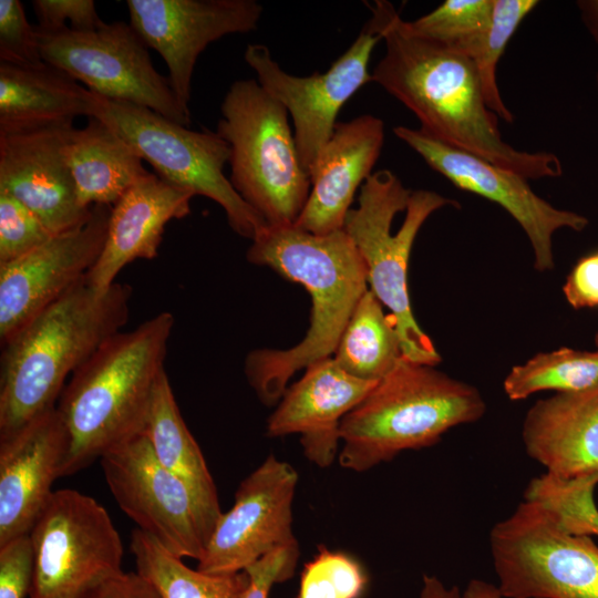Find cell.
I'll list each match as a JSON object with an SVG mask.
<instances>
[{
  "instance_id": "6da1fadb",
  "label": "cell",
  "mask_w": 598,
  "mask_h": 598,
  "mask_svg": "<svg viewBox=\"0 0 598 598\" xmlns=\"http://www.w3.org/2000/svg\"><path fill=\"white\" fill-rule=\"evenodd\" d=\"M369 8L379 18L385 44L371 81L406 106L420 130L526 179L561 175L557 155L519 151L502 138L498 116L486 104L470 58L410 33L389 1Z\"/></svg>"
},
{
  "instance_id": "7a4b0ae2",
  "label": "cell",
  "mask_w": 598,
  "mask_h": 598,
  "mask_svg": "<svg viewBox=\"0 0 598 598\" xmlns=\"http://www.w3.org/2000/svg\"><path fill=\"white\" fill-rule=\"evenodd\" d=\"M247 259L267 266L310 293V326L287 350L259 349L246 357L244 371L259 400L279 402L289 379L300 369L330 358L362 295L367 269L352 240L339 229L315 235L295 225L268 227L247 250Z\"/></svg>"
},
{
  "instance_id": "3957f363",
  "label": "cell",
  "mask_w": 598,
  "mask_h": 598,
  "mask_svg": "<svg viewBox=\"0 0 598 598\" xmlns=\"http://www.w3.org/2000/svg\"><path fill=\"white\" fill-rule=\"evenodd\" d=\"M173 328L163 311L118 331L71 375L55 406L70 437L62 477L143 435Z\"/></svg>"
},
{
  "instance_id": "277c9868",
  "label": "cell",
  "mask_w": 598,
  "mask_h": 598,
  "mask_svg": "<svg viewBox=\"0 0 598 598\" xmlns=\"http://www.w3.org/2000/svg\"><path fill=\"white\" fill-rule=\"evenodd\" d=\"M131 297L127 283L100 293L84 278L1 343L0 437L56 405L71 375L127 322Z\"/></svg>"
},
{
  "instance_id": "5b68a950",
  "label": "cell",
  "mask_w": 598,
  "mask_h": 598,
  "mask_svg": "<svg viewBox=\"0 0 598 598\" xmlns=\"http://www.w3.org/2000/svg\"><path fill=\"white\" fill-rule=\"evenodd\" d=\"M478 390L402 355L342 420L339 464L361 473L403 451L429 447L450 429L480 420Z\"/></svg>"
},
{
  "instance_id": "8992f818",
  "label": "cell",
  "mask_w": 598,
  "mask_h": 598,
  "mask_svg": "<svg viewBox=\"0 0 598 598\" xmlns=\"http://www.w3.org/2000/svg\"><path fill=\"white\" fill-rule=\"evenodd\" d=\"M453 204L457 205L433 190H411L394 173L380 169L361 186L358 206L348 212L343 225L365 265L370 290L395 319L403 357L432 367L441 357L411 310L408 264L424 221Z\"/></svg>"
},
{
  "instance_id": "52a82bcc",
  "label": "cell",
  "mask_w": 598,
  "mask_h": 598,
  "mask_svg": "<svg viewBox=\"0 0 598 598\" xmlns=\"http://www.w3.org/2000/svg\"><path fill=\"white\" fill-rule=\"evenodd\" d=\"M216 132L230 146L229 181L268 227L295 225L311 188L286 107L257 80L235 81Z\"/></svg>"
},
{
  "instance_id": "ba28073f",
  "label": "cell",
  "mask_w": 598,
  "mask_h": 598,
  "mask_svg": "<svg viewBox=\"0 0 598 598\" xmlns=\"http://www.w3.org/2000/svg\"><path fill=\"white\" fill-rule=\"evenodd\" d=\"M89 101L90 116L103 121L125 140L158 177L220 205L239 236L252 241L268 228L225 176L230 146L217 132L194 131L147 107L109 100L91 91Z\"/></svg>"
},
{
  "instance_id": "9c48e42d",
  "label": "cell",
  "mask_w": 598,
  "mask_h": 598,
  "mask_svg": "<svg viewBox=\"0 0 598 598\" xmlns=\"http://www.w3.org/2000/svg\"><path fill=\"white\" fill-rule=\"evenodd\" d=\"M489 545L504 598H598V546L540 499L496 523Z\"/></svg>"
},
{
  "instance_id": "30bf717a",
  "label": "cell",
  "mask_w": 598,
  "mask_h": 598,
  "mask_svg": "<svg viewBox=\"0 0 598 598\" xmlns=\"http://www.w3.org/2000/svg\"><path fill=\"white\" fill-rule=\"evenodd\" d=\"M29 598H82L120 574L124 547L107 511L71 488L54 491L30 533Z\"/></svg>"
},
{
  "instance_id": "8fae6325",
  "label": "cell",
  "mask_w": 598,
  "mask_h": 598,
  "mask_svg": "<svg viewBox=\"0 0 598 598\" xmlns=\"http://www.w3.org/2000/svg\"><path fill=\"white\" fill-rule=\"evenodd\" d=\"M42 60L105 99L147 107L184 126L190 110L175 96L169 80L154 68L148 48L130 22L104 23L90 32L35 28Z\"/></svg>"
},
{
  "instance_id": "7c38bea8",
  "label": "cell",
  "mask_w": 598,
  "mask_h": 598,
  "mask_svg": "<svg viewBox=\"0 0 598 598\" xmlns=\"http://www.w3.org/2000/svg\"><path fill=\"white\" fill-rule=\"evenodd\" d=\"M100 463L118 507L140 530L181 558L204 556L223 512L165 468L145 435L107 452Z\"/></svg>"
},
{
  "instance_id": "4fadbf2b",
  "label": "cell",
  "mask_w": 598,
  "mask_h": 598,
  "mask_svg": "<svg viewBox=\"0 0 598 598\" xmlns=\"http://www.w3.org/2000/svg\"><path fill=\"white\" fill-rule=\"evenodd\" d=\"M380 40V21L372 12L348 50L326 72L308 76L287 73L265 44L247 45L245 62L256 73L259 84L286 107L292 120L297 150L308 175L334 131L341 107L360 87L372 82L368 65Z\"/></svg>"
},
{
  "instance_id": "5bb4252c",
  "label": "cell",
  "mask_w": 598,
  "mask_h": 598,
  "mask_svg": "<svg viewBox=\"0 0 598 598\" xmlns=\"http://www.w3.org/2000/svg\"><path fill=\"white\" fill-rule=\"evenodd\" d=\"M298 480L292 465L269 455L239 484L196 568L208 574L239 573L277 549L299 548L292 530Z\"/></svg>"
},
{
  "instance_id": "9a60e30c",
  "label": "cell",
  "mask_w": 598,
  "mask_h": 598,
  "mask_svg": "<svg viewBox=\"0 0 598 598\" xmlns=\"http://www.w3.org/2000/svg\"><path fill=\"white\" fill-rule=\"evenodd\" d=\"M393 133L453 185L503 207L528 237L538 271L554 268L553 235L556 230L581 231L588 225L587 217L556 208L536 195L527 179L514 172L443 143L420 128L395 126Z\"/></svg>"
},
{
  "instance_id": "2e32d148",
  "label": "cell",
  "mask_w": 598,
  "mask_h": 598,
  "mask_svg": "<svg viewBox=\"0 0 598 598\" xmlns=\"http://www.w3.org/2000/svg\"><path fill=\"white\" fill-rule=\"evenodd\" d=\"M72 118L0 125V190L29 208L53 234L83 226L92 207H83L64 155Z\"/></svg>"
},
{
  "instance_id": "e0dca14e",
  "label": "cell",
  "mask_w": 598,
  "mask_h": 598,
  "mask_svg": "<svg viewBox=\"0 0 598 598\" xmlns=\"http://www.w3.org/2000/svg\"><path fill=\"white\" fill-rule=\"evenodd\" d=\"M126 7L130 24L162 56L186 109L199 54L225 35L255 31L264 10L256 0H127Z\"/></svg>"
},
{
  "instance_id": "ac0fdd59",
  "label": "cell",
  "mask_w": 598,
  "mask_h": 598,
  "mask_svg": "<svg viewBox=\"0 0 598 598\" xmlns=\"http://www.w3.org/2000/svg\"><path fill=\"white\" fill-rule=\"evenodd\" d=\"M111 208L94 205L83 226L0 264L1 343L85 278L104 247Z\"/></svg>"
},
{
  "instance_id": "d6986e66",
  "label": "cell",
  "mask_w": 598,
  "mask_h": 598,
  "mask_svg": "<svg viewBox=\"0 0 598 598\" xmlns=\"http://www.w3.org/2000/svg\"><path fill=\"white\" fill-rule=\"evenodd\" d=\"M69 446L55 406L0 437V545L30 533L62 477Z\"/></svg>"
},
{
  "instance_id": "ffe728a7",
  "label": "cell",
  "mask_w": 598,
  "mask_h": 598,
  "mask_svg": "<svg viewBox=\"0 0 598 598\" xmlns=\"http://www.w3.org/2000/svg\"><path fill=\"white\" fill-rule=\"evenodd\" d=\"M288 386L267 421L271 437L299 434L305 456L327 468L338 460L343 417L378 381L358 379L342 370L333 358L318 361Z\"/></svg>"
},
{
  "instance_id": "44dd1931",
  "label": "cell",
  "mask_w": 598,
  "mask_h": 598,
  "mask_svg": "<svg viewBox=\"0 0 598 598\" xmlns=\"http://www.w3.org/2000/svg\"><path fill=\"white\" fill-rule=\"evenodd\" d=\"M384 142L373 115L338 122L310 169V193L295 226L315 235L343 228L357 189L371 176Z\"/></svg>"
},
{
  "instance_id": "7402d4cb",
  "label": "cell",
  "mask_w": 598,
  "mask_h": 598,
  "mask_svg": "<svg viewBox=\"0 0 598 598\" xmlns=\"http://www.w3.org/2000/svg\"><path fill=\"white\" fill-rule=\"evenodd\" d=\"M195 194L155 173L138 179L112 206L102 252L86 274L87 285L106 292L120 271L136 259H154L166 225L190 213Z\"/></svg>"
},
{
  "instance_id": "603a6c76",
  "label": "cell",
  "mask_w": 598,
  "mask_h": 598,
  "mask_svg": "<svg viewBox=\"0 0 598 598\" xmlns=\"http://www.w3.org/2000/svg\"><path fill=\"white\" fill-rule=\"evenodd\" d=\"M522 437L526 453L555 478L598 474V385L536 401Z\"/></svg>"
},
{
  "instance_id": "cb8c5ba5",
  "label": "cell",
  "mask_w": 598,
  "mask_h": 598,
  "mask_svg": "<svg viewBox=\"0 0 598 598\" xmlns=\"http://www.w3.org/2000/svg\"><path fill=\"white\" fill-rule=\"evenodd\" d=\"M64 155L79 203L113 206L138 179L148 175L134 148L106 123L90 116L82 128H73Z\"/></svg>"
},
{
  "instance_id": "d4e9b609",
  "label": "cell",
  "mask_w": 598,
  "mask_h": 598,
  "mask_svg": "<svg viewBox=\"0 0 598 598\" xmlns=\"http://www.w3.org/2000/svg\"><path fill=\"white\" fill-rule=\"evenodd\" d=\"M90 90L49 63L0 62V125L90 116Z\"/></svg>"
},
{
  "instance_id": "484cf974",
  "label": "cell",
  "mask_w": 598,
  "mask_h": 598,
  "mask_svg": "<svg viewBox=\"0 0 598 598\" xmlns=\"http://www.w3.org/2000/svg\"><path fill=\"white\" fill-rule=\"evenodd\" d=\"M143 435L165 468L182 478L208 506L221 512L217 487L179 412L166 372L156 386Z\"/></svg>"
},
{
  "instance_id": "4316f807",
  "label": "cell",
  "mask_w": 598,
  "mask_h": 598,
  "mask_svg": "<svg viewBox=\"0 0 598 598\" xmlns=\"http://www.w3.org/2000/svg\"><path fill=\"white\" fill-rule=\"evenodd\" d=\"M368 288L354 308L334 351L333 360L347 373L379 381L402 358L394 317Z\"/></svg>"
},
{
  "instance_id": "83f0119b",
  "label": "cell",
  "mask_w": 598,
  "mask_h": 598,
  "mask_svg": "<svg viewBox=\"0 0 598 598\" xmlns=\"http://www.w3.org/2000/svg\"><path fill=\"white\" fill-rule=\"evenodd\" d=\"M130 549L136 571L154 585L162 598H243L249 582L246 570L208 574L193 569L138 528L132 532Z\"/></svg>"
},
{
  "instance_id": "f1b7e54d",
  "label": "cell",
  "mask_w": 598,
  "mask_h": 598,
  "mask_svg": "<svg viewBox=\"0 0 598 598\" xmlns=\"http://www.w3.org/2000/svg\"><path fill=\"white\" fill-rule=\"evenodd\" d=\"M598 385V350L560 348L538 353L512 368L504 380L511 400H524L546 390L578 392Z\"/></svg>"
},
{
  "instance_id": "f546056e",
  "label": "cell",
  "mask_w": 598,
  "mask_h": 598,
  "mask_svg": "<svg viewBox=\"0 0 598 598\" xmlns=\"http://www.w3.org/2000/svg\"><path fill=\"white\" fill-rule=\"evenodd\" d=\"M538 3L537 0H493L488 27L472 43L465 54L475 65L488 109L508 123L514 121V115L501 96L496 81V69L518 25Z\"/></svg>"
},
{
  "instance_id": "4dcf8cb0",
  "label": "cell",
  "mask_w": 598,
  "mask_h": 598,
  "mask_svg": "<svg viewBox=\"0 0 598 598\" xmlns=\"http://www.w3.org/2000/svg\"><path fill=\"white\" fill-rule=\"evenodd\" d=\"M493 0H446L414 21H405L410 33L463 55L488 27Z\"/></svg>"
},
{
  "instance_id": "1f68e13d",
  "label": "cell",
  "mask_w": 598,
  "mask_h": 598,
  "mask_svg": "<svg viewBox=\"0 0 598 598\" xmlns=\"http://www.w3.org/2000/svg\"><path fill=\"white\" fill-rule=\"evenodd\" d=\"M368 582L355 557L321 546L303 566L296 598H361Z\"/></svg>"
},
{
  "instance_id": "d6a6232c",
  "label": "cell",
  "mask_w": 598,
  "mask_h": 598,
  "mask_svg": "<svg viewBox=\"0 0 598 598\" xmlns=\"http://www.w3.org/2000/svg\"><path fill=\"white\" fill-rule=\"evenodd\" d=\"M54 236L17 198L0 190V264L14 260Z\"/></svg>"
},
{
  "instance_id": "836d02e7",
  "label": "cell",
  "mask_w": 598,
  "mask_h": 598,
  "mask_svg": "<svg viewBox=\"0 0 598 598\" xmlns=\"http://www.w3.org/2000/svg\"><path fill=\"white\" fill-rule=\"evenodd\" d=\"M0 62L17 65L43 63L34 25L19 0H0Z\"/></svg>"
},
{
  "instance_id": "e575fe53",
  "label": "cell",
  "mask_w": 598,
  "mask_h": 598,
  "mask_svg": "<svg viewBox=\"0 0 598 598\" xmlns=\"http://www.w3.org/2000/svg\"><path fill=\"white\" fill-rule=\"evenodd\" d=\"M37 29L56 31L69 28L76 32H90L104 25L92 0H33Z\"/></svg>"
},
{
  "instance_id": "d590c367",
  "label": "cell",
  "mask_w": 598,
  "mask_h": 598,
  "mask_svg": "<svg viewBox=\"0 0 598 598\" xmlns=\"http://www.w3.org/2000/svg\"><path fill=\"white\" fill-rule=\"evenodd\" d=\"M33 568V548L29 534L0 545V598L29 596Z\"/></svg>"
},
{
  "instance_id": "8d00e7d4",
  "label": "cell",
  "mask_w": 598,
  "mask_h": 598,
  "mask_svg": "<svg viewBox=\"0 0 598 598\" xmlns=\"http://www.w3.org/2000/svg\"><path fill=\"white\" fill-rule=\"evenodd\" d=\"M299 556V548H280L249 566V582L243 598H268L275 584L292 577Z\"/></svg>"
},
{
  "instance_id": "74e56055",
  "label": "cell",
  "mask_w": 598,
  "mask_h": 598,
  "mask_svg": "<svg viewBox=\"0 0 598 598\" xmlns=\"http://www.w3.org/2000/svg\"><path fill=\"white\" fill-rule=\"evenodd\" d=\"M563 291L575 309L598 306V251L577 261L567 276Z\"/></svg>"
},
{
  "instance_id": "f35d334b",
  "label": "cell",
  "mask_w": 598,
  "mask_h": 598,
  "mask_svg": "<svg viewBox=\"0 0 598 598\" xmlns=\"http://www.w3.org/2000/svg\"><path fill=\"white\" fill-rule=\"evenodd\" d=\"M82 598H162L138 571H121L91 589Z\"/></svg>"
},
{
  "instance_id": "ab89813d",
  "label": "cell",
  "mask_w": 598,
  "mask_h": 598,
  "mask_svg": "<svg viewBox=\"0 0 598 598\" xmlns=\"http://www.w3.org/2000/svg\"><path fill=\"white\" fill-rule=\"evenodd\" d=\"M420 598H504V596L498 586L480 579H472L461 595L456 586L446 588L437 577L424 575Z\"/></svg>"
},
{
  "instance_id": "60d3db41",
  "label": "cell",
  "mask_w": 598,
  "mask_h": 598,
  "mask_svg": "<svg viewBox=\"0 0 598 598\" xmlns=\"http://www.w3.org/2000/svg\"><path fill=\"white\" fill-rule=\"evenodd\" d=\"M577 8L588 33L598 43V0H579L577 1ZM596 85L598 89V72L596 75Z\"/></svg>"
},
{
  "instance_id": "b9f144b4",
  "label": "cell",
  "mask_w": 598,
  "mask_h": 598,
  "mask_svg": "<svg viewBox=\"0 0 598 598\" xmlns=\"http://www.w3.org/2000/svg\"><path fill=\"white\" fill-rule=\"evenodd\" d=\"M595 344H596L597 350H598V332H597L596 336H595Z\"/></svg>"
}]
</instances>
